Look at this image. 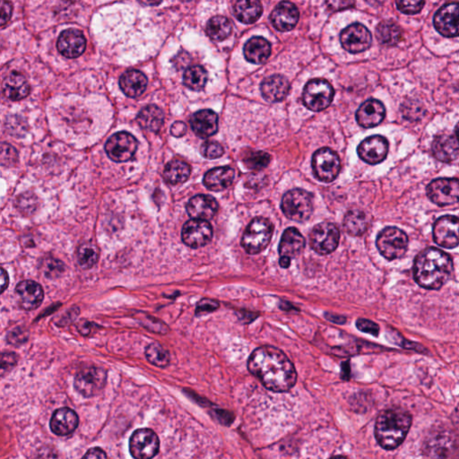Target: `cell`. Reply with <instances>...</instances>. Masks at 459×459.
<instances>
[{"label":"cell","mask_w":459,"mask_h":459,"mask_svg":"<svg viewBox=\"0 0 459 459\" xmlns=\"http://www.w3.org/2000/svg\"><path fill=\"white\" fill-rule=\"evenodd\" d=\"M433 239L439 247L454 249L459 245V218L444 216L439 218L433 226Z\"/></svg>","instance_id":"obj_14"},{"label":"cell","mask_w":459,"mask_h":459,"mask_svg":"<svg viewBox=\"0 0 459 459\" xmlns=\"http://www.w3.org/2000/svg\"><path fill=\"white\" fill-rule=\"evenodd\" d=\"M192 130L201 139H207L216 134L218 130V116L211 110H202L196 112L191 118Z\"/></svg>","instance_id":"obj_27"},{"label":"cell","mask_w":459,"mask_h":459,"mask_svg":"<svg viewBox=\"0 0 459 459\" xmlns=\"http://www.w3.org/2000/svg\"><path fill=\"white\" fill-rule=\"evenodd\" d=\"M427 195L433 203L445 207L459 201V179L441 178L434 179L427 187Z\"/></svg>","instance_id":"obj_13"},{"label":"cell","mask_w":459,"mask_h":459,"mask_svg":"<svg viewBox=\"0 0 459 459\" xmlns=\"http://www.w3.org/2000/svg\"><path fill=\"white\" fill-rule=\"evenodd\" d=\"M136 137L128 132H118L111 136L105 144V152L116 163L128 162L133 158L137 150Z\"/></svg>","instance_id":"obj_11"},{"label":"cell","mask_w":459,"mask_h":459,"mask_svg":"<svg viewBox=\"0 0 459 459\" xmlns=\"http://www.w3.org/2000/svg\"><path fill=\"white\" fill-rule=\"evenodd\" d=\"M305 247V240L296 228H288L282 235L279 244L280 259H293L299 256Z\"/></svg>","instance_id":"obj_26"},{"label":"cell","mask_w":459,"mask_h":459,"mask_svg":"<svg viewBox=\"0 0 459 459\" xmlns=\"http://www.w3.org/2000/svg\"><path fill=\"white\" fill-rule=\"evenodd\" d=\"M310 246L314 252L320 255H327L338 248L340 233L335 224L321 223L317 224L311 231Z\"/></svg>","instance_id":"obj_10"},{"label":"cell","mask_w":459,"mask_h":459,"mask_svg":"<svg viewBox=\"0 0 459 459\" xmlns=\"http://www.w3.org/2000/svg\"><path fill=\"white\" fill-rule=\"evenodd\" d=\"M272 25L280 32L293 30L299 21V11L293 3L282 1L271 14Z\"/></svg>","instance_id":"obj_21"},{"label":"cell","mask_w":459,"mask_h":459,"mask_svg":"<svg viewBox=\"0 0 459 459\" xmlns=\"http://www.w3.org/2000/svg\"><path fill=\"white\" fill-rule=\"evenodd\" d=\"M436 30L445 37L459 36V4L451 3L439 8L433 18Z\"/></svg>","instance_id":"obj_17"},{"label":"cell","mask_w":459,"mask_h":459,"mask_svg":"<svg viewBox=\"0 0 459 459\" xmlns=\"http://www.w3.org/2000/svg\"><path fill=\"white\" fill-rule=\"evenodd\" d=\"M262 5L260 0H237L234 5V14L244 24H253L262 15Z\"/></svg>","instance_id":"obj_33"},{"label":"cell","mask_w":459,"mask_h":459,"mask_svg":"<svg viewBox=\"0 0 459 459\" xmlns=\"http://www.w3.org/2000/svg\"><path fill=\"white\" fill-rule=\"evenodd\" d=\"M18 155L17 150L11 144H2L1 162L3 165H14L17 162Z\"/></svg>","instance_id":"obj_46"},{"label":"cell","mask_w":459,"mask_h":459,"mask_svg":"<svg viewBox=\"0 0 459 459\" xmlns=\"http://www.w3.org/2000/svg\"><path fill=\"white\" fill-rule=\"evenodd\" d=\"M191 172V166L187 163L179 160H173L167 163L165 172H163V178L169 184H181L187 181Z\"/></svg>","instance_id":"obj_35"},{"label":"cell","mask_w":459,"mask_h":459,"mask_svg":"<svg viewBox=\"0 0 459 459\" xmlns=\"http://www.w3.org/2000/svg\"><path fill=\"white\" fill-rule=\"evenodd\" d=\"M208 75L207 70L201 66H192L183 75V83L193 91H201L207 85Z\"/></svg>","instance_id":"obj_39"},{"label":"cell","mask_w":459,"mask_h":459,"mask_svg":"<svg viewBox=\"0 0 459 459\" xmlns=\"http://www.w3.org/2000/svg\"><path fill=\"white\" fill-rule=\"evenodd\" d=\"M250 372L273 392H287L297 381V372L291 359L273 346H261L249 356Z\"/></svg>","instance_id":"obj_1"},{"label":"cell","mask_w":459,"mask_h":459,"mask_svg":"<svg viewBox=\"0 0 459 459\" xmlns=\"http://www.w3.org/2000/svg\"><path fill=\"white\" fill-rule=\"evenodd\" d=\"M313 168L317 179L322 182L330 183L338 178L341 170V162L338 153L324 147L314 153Z\"/></svg>","instance_id":"obj_9"},{"label":"cell","mask_w":459,"mask_h":459,"mask_svg":"<svg viewBox=\"0 0 459 459\" xmlns=\"http://www.w3.org/2000/svg\"><path fill=\"white\" fill-rule=\"evenodd\" d=\"M8 342L15 345V343H22L27 340V335L24 330L14 329L8 335Z\"/></svg>","instance_id":"obj_52"},{"label":"cell","mask_w":459,"mask_h":459,"mask_svg":"<svg viewBox=\"0 0 459 459\" xmlns=\"http://www.w3.org/2000/svg\"><path fill=\"white\" fill-rule=\"evenodd\" d=\"M399 11L406 15H416L422 11L425 6V0H396Z\"/></svg>","instance_id":"obj_43"},{"label":"cell","mask_w":459,"mask_h":459,"mask_svg":"<svg viewBox=\"0 0 459 459\" xmlns=\"http://www.w3.org/2000/svg\"><path fill=\"white\" fill-rule=\"evenodd\" d=\"M270 160L271 157L268 153L263 151H252L244 156L243 163L249 169L261 170L269 165Z\"/></svg>","instance_id":"obj_42"},{"label":"cell","mask_w":459,"mask_h":459,"mask_svg":"<svg viewBox=\"0 0 459 459\" xmlns=\"http://www.w3.org/2000/svg\"><path fill=\"white\" fill-rule=\"evenodd\" d=\"M107 455L100 448H90L86 454L83 455V458H106Z\"/></svg>","instance_id":"obj_54"},{"label":"cell","mask_w":459,"mask_h":459,"mask_svg":"<svg viewBox=\"0 0 459 459\" xmlns=\"http://www.w3.org/2000/svg\"><path fill=\"white\" fill-rule=\"evenodd\" d=\"M205 32L212 41H224L232 34V22L226 18L217 15L207 22Z\"/></svg>","instance_id":"obj_36"},{"label":"cell","mask_w":459,"mask_h":459,"mask_svg":"<svg viewBox=\"0 0 459 459\" xmlns=\"http://www.w3.org/2000/svg\"><path fill=\"white\" fill-rule=\"evenodd\" d=\"M356 327H357L359 331L370 334L374 336H378V334H380V327L371 320L359 319L356 321Z\"/></svg>","instance_id":"obj_47"},{"label":"cell","mask_w":459,"mask_h":459,"mask_svg":"<svg viewBox=\"0 0 459 459\" xmlns=\"http://www.w3.org/2000/svg\"><path fill=\"white\" fill-rule=\"evenodd\" d=\"M137 1L144 6H156L160 5L163 0H137Z\"/></svg>","instance_id":"obj_57"},{"label":"cell","mask_w":459,"mask_h":459,"mask_svg":"<svg viewBox=\"0 0 459 459\" xmlns=\"http://www.w3.org/2000/svg\"><path fill=\"white\" fill-rule=\"evenodd\" d=\"M343 49L350 53H364L371 47L372 37L370 31L361 24H352L343 29L340 34Z\"/></svg>","instance_id":"obj_15"},{"label":"cell","mask_w":459,"mask_h":459,"mask_svg":"<svg viewBox=\"0 0 459 459\" xmlns=\"http://www.w3.org/2000/svg\"><path fill=\"white\" fill-rule=\"evenodd\" d=\"M1 293H4L5 290L6 288L8 287V284H9V279H8V273L6 272L4 268L1 269Z\"/></svg>","instance_id":"obj_55"},{"label":"cell","mask_w":459,"mask_h":459,"mask_svg":"<svg viewBox=\"0 0 459 459\" xmlns=\"http://www.w3.org/2000/svg\"><path fill=\"white\" fill-rule=\"evenodd\" d=\"M281 207L289 219L303 223L313 214V196L303 189H293L282 197Z\"/></svg>","instance_id":"obj_5"},{"label":"cell","mask_w":459,"mask_h":459,"mask_svg":"<svg viewBox=\"0 0 459 459\" xmlns=\"http://www.w3.org/2000/svg\"><path fill=\"white\" fill-rule=\"evenodd\" d=\"M187 132V126L181 121L175 122L171 128V133L173 137H181Z\"/></svg>","instance_id":"obj_53"},{"label":"cell","mask_w":459,"mask_h":459,"mask_svg":"<svg viewBox=\"0 0 459 459\" xmlns=\"http://www.w3.org/2000/svg\"><path fill=\"white\" fill-rule=\"evenodd\" d=\"M3 94L11 101H20L30 93V85L25 76L18 72L9 74L2 83Z\"/></svg>","instance_id":"obj_29"},{"label":"cell","mask_w":459,"mask_h":459,"mask_svg":"<svg viewBox=\"0 0 459 459\" xmlns=\"http://www.w3.org/2000/svg\"><path fill=\"white\" fill-rule=\"evenodd\" d=\"M358 155L369 165H378L387 158L388 142L384 137L371 136L359 144Z\"/></svg>","instance_id":"obj_18"},{"label":"cell","mask_w":459,"mask_h":459,"mask_svg":"<svg viewBox=\"0 0 459 459\" xmlns=\"http://www.w3.org/2000/svg\"><path fill=\"white\" fill-rule=\"evenodd\" d=\"M271 54V45L263 37H253L244 46V56L252 64L265 63Z\"/></svg>","instance_id":"obj_32"},{"label":"cell","mask_w":459,"mask_h":459,"mask_svg":"<svg viewBox=\"0 0 459 459\" xmlns=\"http://www.w3.org/2000/svg\"><path fill=\"white\" fill-rule=\"evenodd\" d=\"M377 248L381 254L388 260L402 258L409 247V237L397 227L385 228L378 234Z\"/></svg>","instance_id":"obj_6"},{"label":"cell","mask_w":459,"mask_h":459,"mask_svg":"<svg viewBox=\"0 0 459 459\" xmlns=\"http://www.w3.org/2000/svg\"><path fill=\"white\" fill-rule=\"evenodd\" d=\"M326 317H327V319H329L330 321H332V322H335L336 324H343L345 322V317L331 315V314L329 313L326 314Z\"/></svg>","instance_id":"obj_56"},{"label":"cell","mask_w":459,"mask_h":459,"mask_svg":"<svg viewBox=\"0 0 459 459\" xmlns=\"http://www.w3.org/2000/svg\"><path fill=\"white\" fill-rule=\"evenodd\" d=\"M183 242L191 248L207 245L213 238V229L207 220L192 219L184 224L181 233Z\"/></svg>","instance_id":"obj_16"},{"label":"cell","mask_w":459,"mask_h":459,"mask_svg":"<svg viewBox=\"0 0 459 459\" xmlns=\"http://www.w3.org/2000/svg\"><path fill=\"white\" fill-rule=\"evenodd\" d=\"M44 275L48 278H60L65 270V266L60 260L50 259L45 260L43 264Z\"/></svg>","instance_id":"obj_44"},{"label":"cell","mask_w":459,"mask_h":459,"mask_svg":"<svg viewBox=\"0 0 459 459\" xmlns=\"http://www.w3.org/2000/svg\"><path fill=\"white\" fill-rule=\"evenodd\" d=\"M452 273V259L441 249H426L416 256L413 275L420 287L438 290L449 280Z\"/></svg>","instance_id":"obj_2"},{"label":"cell","mask_w":459,"mask_h":459,"mask_svg":"<svg viewBox=\"0 0 459 459\" xmlns=\"http://www.w3.org/2000/svg\"><path fill=\"white\" fill-rule=\"evenodd\" d=\"M79 419L75 411L63 407L54 412L51 417L50 426L51 431L57 436H69L78 428Z\"/></svg>","instance_id":"obj_23"},{"label":"cell","mask_w":459,"mask_h":459,"mask_svg":"<svg viewBox=\"0 0 459 459\" xmlns=\"http://www.w3.org/2000/svg\"><path fill=\"white\" fill-rule=\"evenodd\" d=\"M137 121L139 126L144 130L157 132L165 122V114L156 105H149L141 110Z\"/></svg>","instance_id":"obj_34"},{"label":"cell","mask_w":459,"mask_h":459,"mask_svg":"<svg viewBox=\"0 0 459 459\" xmlns=\"http://www.w3.org/2000/svg\"><path fill=\"white\" fill-rule=\"evenodd\" d=\"M412 416L403 409L382 411L375 425V437L386 451L399 448L409 434Z\"/></svg>","instance_id":"obj_3"},{"label":"cell","mask_w":459,"mask_h":459,"mask_svg":"<svg viewBox=\"0 0 459 459\" xmlns=\"http://www.w3.org/2000/svg\"><path fill=\"white\" fill-rule=\"evenodd\" d=\"M183 1H191V0H183Z\"/></svg>","instance_id":"obj_59"},{"label":"cell","mask_w":459,"mask_h":459,"mask_svg":"<svg viewBox=\"0 0 459 459\" xmlns=\"http://www.w3.org/2000/svg\"><path fill=\"white\" fill-rule=\"evenodd\" d=\"M332 85L324 79H313L305 85L303 95V104L309 110H325L334 99Z\"/></svg>","instance_id":"obj_8"},{"label":"cell","mask_w":459,"mask_h":459,"mask_svg":"<svg viewBox=\"0 0 459 459\" xmlns=\"http://www.w3.org/2000/svg\"><path fill=\"white\" fill-rule=\"evenodd\" d=\"M234 170L231 167H219L205 173L204 185L213 191H223L232 185Z\"/></svg>","instance_id":"obj_31"},{"label":"cell","mask_w":459,"mask_h":459,"mask_svg":"<svg viewBox=\"0 0 459 459\" xmlns=\"http://www.w3.org/2000/svg\"><path fill=\"white\" fill-rule=\"evenodd\" d=\"M274 226L264 217H256L250 221L243 234L242 245L250 255L263 252L272 238Z\"/></svg>","instance_id":"obj_4"},{"label":"cell","mask_w":459,"mask_h":459,"mask_svg":"<svg viewBox=\"0 0 459 459\" xmlns=\"http://www.w3.org/2000/svg\"><path fill=\"white\" fill-rule=\"evenodd\" d=\"M13 13V6L8 0H1V27H4L6 24L11 20Z\"/></svg>","instance_id":"obj_51"},{"label":"cell","mask_w":459,"mask_h":459,"mask_svg":"<svg viewBox=\"0 0 459 459\" xmlns=\"http://www.w3.org/2000/svg\"><path fill=\"white\" fill-rule=\"evenodd\" d=\"M107 382V372L97 366H86L76 374L75 377L76 390L85 397L96 396L104 390Z\"/></svg>","instance_id":"obj_7"},{"label":"cell","mask_w":459,"mask_h":459,"mask_svg":"<svg viewBox=\"0 0 459 459\" xmlns=\"http://www.w3.org/2000/svg\"><path fill=\"white\" fill-rule=\"evenodd\" d=\"M368 221L364 212L351 210L343 219V229L352 236L362 235L367 230Z\"/></svg>","instance_id":"obj_38"},{"label":"cell","mask_w":459,"mask_h":459,"mask_svg":"<svg viewBox=\"0 0 459 459\" xmlns=\"http://www.w3.org/2000/svg\"><path fill=\"white\" fill-rule=\"evenodd\" d=\"M57 48L61 55L76 59L85 53L86 40L82 32L76 29H67L60 35Z\"/></svg>","instance_id":"obj_19"},{"label":"cell","mask_w":459,"mask_h":459,"mask_svg":"<svg viewBox=\"0 0 459 459\" xmlns=\"http://www.w3.org/2000/svg\"><path fill=\"white\" fill-rule=\"evenodd\" d=\"M218 307H219V304H218L217 301L207 299L202 300L200 303L198 304L196 313H197V315H201V314L211 313V311L217 310Z\"/></svg>","instance_id":"obj_50"},{"label":"cell","mask_w":459,"mask_h":459,"mask_svg":"<svg viewBox=\"0 0 459 459\" xmlns=\"http://www.w3.org/2000/svg\"><path fill=\"white\" fill-rule=\"evenodd\" d=\"M386 116V109L381 102L371 99L359 106L356 112V120L359 126L365 128L380 125Z\"/></svg>","instance_id":"obj_22"},{"label":"cell","mask_w":459,"mask_h":459,"mask_svg":"<svg viewBox=\"0 0 459 459\" xmlns=\"http://www.w3.org/2000/svg\"><path fill=\"white\" fill-rule=\"evenodd\" d=\"M327 6L333 11H342L354 8L355 0H326Z\"/></svg>","instance_id":"obj_48"},{"label":"cell","mask_w":459,"mask_h":459,"mask_svg":"<svg viewBox=\"0 0 459 459\" xmlns=\"http://www.w3.org/2000/svg\"><path fill=\"white\" fill-rule=\"evenodd\" d=\"M201 155L207 159H217L223 156L224 150L219 143L207 141L201 146Z\"/></svg>","instance_id":"obj_45"},{"label":"cell","mask_w":459,"mask_h":459,"mask_svg":"<svg viewBox=\"0 0 459 459\" xmlns=\"http://www.w3.org/2000/svg\"><path fill=\"white\" fill-rule=\"evenodd\" d=\"M376 37L381 44L385 46H394L401 41L402 32L397 22L384 21L377 27Z\"/></svg>","instance_id":"obj_37"},{"label":"cell","mask_w":459,"mask_h":459,"mask_svg":"<svg viewBox=\"0 0 459 459\" xmlns=\"http://www.w3.org/2000/svg\"><path fill=\"white\" fill-rule=\"evenodd\" d=\"M159 449L160 439L153 430L139 429L131 436L130 451L135 458H152L158 454Z\"/></svg>","instance_id":"obj_12"},{"label":"cell","mask_w":459,"mask_h":459,"mask_svg":"<svg viewBox=\"0 0 459 459\" xmlns=\"http://www.w3.org/2000/svg\"><path fill=\"white\" fill-rule=\"evenodd\" d=\"M100 252L91 242L83 243L78 250V262L83 269H90L97 263Z\"/></svg>","instance_id":"obj_40"},{"label":"cell","mask_w":459,"mask_h":459,"mask_svg":"<svg viewBox=\"0 0 459 459\" xmlns=\"http://www.w3.org/2000/svg\"><path fill=\"white\" fill-rule=\"evenodd\" d=\"M18 357L17 355L13 352H3L1 358V372L2 374L5 371H11L17 364Z\"/></svg>","instance_id":"obj_49"},{"label":"cell","mask_w":459,"mask_h":459,"mask_svg":"<svg viewBox=\"0 0 459 459\" xmlns=\"http://www.w3.org/2000/svg\"><path fill=\"white\" fill-rule=\"evenodd\" d=\"M290 90L288 80L285 76L274 75L266 78L261 83L263 98L269 102H278L284 100Z\"/></svg>","instance_id":"obj_28"},{"label":"cell","mask_w":459,"mask_h":459,"mask_svg":"<svg viewBox=\"0 0 459 459\" xmlns=\"http://www.w3.org/2000/svg\"><path fill=\"white\" fill-rule=\"evenodd\" d=\"M146 356L150 364L159 368H165L171 361L168 351L159 343H151L146 350Z\"/></svg>","instance_id":"obj_41"},{"label":"cell","mask_w":459,"mask_h":459,"mask_svg":"<svg viewBox=\"0 0 459 459\" xmlns=\"http://www.w3.org/2000/svg\"><path fill=\"white\" fill-rule=\"evenodd\" d=\"M19 306L22 310H34L43 303L44 292L40 284L32 280L19 282L15 288Z\"/></svg>","instance_id":"obj_20"},{"label":"cell","mask_w":459,"mask_h":459,"mask_svg":"<svg viewBox=\"0 0 459 459\" xmlns=\"http://www.w3.org/2000/svg\"><path fill=\"white\" fill-rule=\"evenodd\" d=\"M432 152L439 162L451 163L459 156V141L452 135H439L433 140Z\"/></svg>","instance_id":"obj_24"},{"label":"cell","mask_w":459,"mask_h":459,"mask_svg":"<svg viewBox=\"0 0 459 459\" xmlns=\"http://www.w3.org/2000/svg\"><path fill=\"white\" fill-rule=\"evenodd\" d=\"M455 135H457V139L459 141V122L458 124L457 125V127H455Z\"/></svg>","instance_id":"obj_58"},{"label":"cell","mask_w":459,"mask_h":459,"mask_svg":"<svg viewBox=\"0 0 459 459\" xmlns=\"http://www.w3.org/2000/svg\"><path fill=\"white\" fill-rule=\"evenodd\" d=\"M149 80L139 70L131 69L122 74L120 86L122 92L131 98L139 97L146 91Z\"/></svg>","instance_id":"obj_30"},{"label":"cell","mask_w":459,"mask_h":459,"mask_svg":"<svg viewBox=\"0 0 459 459\" xmlns=\"http://www.w3.org/2000/svg\"><path fill=\"white\" fill-rule=\"evenodd\" d=\"M217 210V200L208 195L195 196L187 205V212L192 219H212L216 216Z\"/></svg>","instance_id":"obj_25"}]
</instances>
